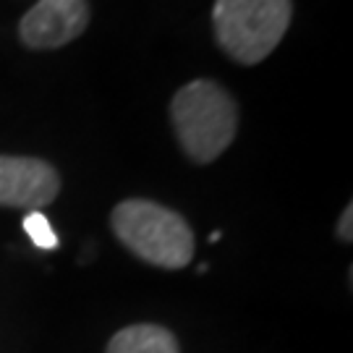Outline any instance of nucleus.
Here are the masks:
<instances>
[{"instance_id": "nucleus-9", "label": "nucleus", "mask_w": 353, "mask_h": 353, "mask_svg": "<svg viewBox=\"0 0 353 353\" xmlns=\"http://www.w3.org/2000/svg\"><path fill=\"white\" fill-rule=\"evenodd\" d=\"M223 239V233H220V230H214L212 236H210V243H214V241H220Z\"/></svg>"}, {"instance_id": "nucleus-5", "label": "nucleus", "mask_w": 353, "mask_h": 353, "mask_svg": "<svg viewBox=\"0 0 353 353\" xmlns=\"http://www.w3.org/2000/svg\"><path fill=\"white\" fill-rule=\"evenodd\" d=\"M61 194V176L50 163L37 157L0 154V207L34 212Z\"/></svg>"}, {"instance_id": "nucleus-7", "label": "nucleus", "mask_w": 353, "mask_h": 353, "mask_svg": "<svg viewBox=\"0 0 353 353\" xmlns=\"http://www.w3.org/2000/svg\"><path fill=\"white\" fill-rule=\"evenodd\" d=\"M24 230H26V236L34 241V246H39V249H55V246H58V236H55V230H52L50 220L39 212V210L26 212Z\"/></svg>"}, {"instance_id": "nucleus-1", "label": "nucleus", "mask_w": 353, "mask_h": 353, "mask_svg": "<svg viewBox=\"0 0 353 353\" xmlns=\"http://www.w3.org/2000/svg\"><path fill=\"white\" fill-rule=\"evenodd\" d=\"M170 121L183 152L194 163H212L239 131V108L217 81L196 79L176 92Z\"/></svg>"}, {"instance_id": "nucleus-6", "label": "nucleus", "mask_w": 353, "mask_h": 353, "mask_svg": "<svg viewBox=\"0 0 353 353\" xmlns=\"http://www.w3.org/2000/svg\"><path fill=\"white\" fill-rule=\"evenodd\" d=\"M108 353H178V343L160 325H131L110 338Z\"/></svg>"}, {"instance_id": "nucleus-3", "label": "nucleus", "mask_w": 353, "mask_h": 353, "mask_svg": "<svg viewBox=\"0 0 353 353\" xmlns=\"http://www.w3.org/2000/svg\"><path fill=\"white\" fill-rule=\"evenodd\" d=\"M290 16L293 0H214V37L236 63H262L285 37Z\"/></svg>"}, {"instance_id": "nucleus-8", "label": "nucleus", "mask_w": 353, "mask_h": 353, "mask_svg": "<svg viewBox=\"0 0 353 353\" xmlns=\"http://www.w3.org/2000/svg\"><path fill=\"white\" fill-rule=\"evenodd\" d=\"M351 223H353V207L348 204V207L343 210V214H341V223H338V236H341L343 241H351L353 239Z\"/></svg>"}, {"instance_id": "nucleus-2", "label": "nucleus", "mask_w": 353, "mask_h": 353, "mask_svg": "<svg viewBox=\"0 0 353 353\" xmlns=\"http://www.w3.org/2000/svg\"><path fill=\"white\" fill-rule=\"evenodd\" d=\"M113 233L147 265L181 270L194 256V233L178 212L150 199H126L110 214Z\"/></svg>"}, {"instance_id": "nucleus-4", "label": "nucleus", "mask_w": 353, "mask_h": 353, "mask_svg": "<svg viewBox=\"0 0 353 353\" xmlns=\"http://www.w3.org/2000/svg\"><path fill=\"white\" fill-rule=\"evenodd\" d=\"M89 24L87 0H37L19 24V37L32 50H52L74 42Z\"/></svg>"}]
</instances>
